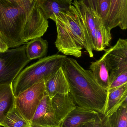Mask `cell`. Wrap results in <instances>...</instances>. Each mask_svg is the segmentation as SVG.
Returning a JSON list of instances; mask_svg holds the SVG:
<instances>
[{
	"label": "cell",
	"instance_id": "cell-1",
	"mask_svg": "<svg viewBox=\"0 0 127 127\" xmlns=\"http://www.w3.org/2000/svg\"><path fill=\"white\" fill-rule=\"evenodd\" d=\"M38 0H0V37L9 48L42 37L48 27Z\"/></svg>",
	"mask_w": 127,
	"mask_h": 127
},
{
	"label": "cell",
	"instance_id": "cell-2",
	"mask_svg": "<svg viewBox=\"0 0 127 127\" xmlns=\"http://www.w3.org/2000/svg\"><path fill=\"white\" fill-rule=\"evenodd\" d=\"M62 67L69 84V93L76 105L104 115L108 92L96 82L91 70L67 57Z\"/></svg>",
	"mask_w": 127,
	"mask_h": 127
},
{
	"label": "cell",
	"instance_id": "cell-3",
	"mask_svg": "<svg viewBox=\"0 0 127 127\" xmlns=\"http://www.w3.org/2000/svg\"><path fill=\"white\" fill-rule=\"evenodd\" d=\"M66 57L57 54L45 57L23 69L12 83L15 97L34 84L45 81L62 67Z\"/></svg>",
	"mask_w": 127,
	"mask_h": 127
},
{
	"label": "cell",
	"instance_id": "cell-4",
	"mask_svg": "<svg viewBox=\"0 0 127 127\" xmlns=\"http://www.w3.org/2000/svg\"><path fill=\"white\" fill-rule=\"evenodd\" d=\"M27 44L0 53V85L12 84L13 81L31 60L26 56Z\"/></svg>",
	"mask_w": 127,
	"mask_h": 127
},
{
	"label": "cell",
	"instance_id": "cell-5",
	"mask_svg": "<svg viewBox=\"0 0 127 127\" xmlns=\"http://www.w3.org/2000/svg\"><path fill=\"white\" fill-rule=\"evenodd\" d=\"M45 93V83L43 81L31 86L15 97V107L30 123Z\"/></svg>",
	"mask_w": 127,
	"mask_h": 127
},
{
	"label": "cell",
	"instance_id": "cell-6",
	"mask_svg": "<svg viewBox=\"0 0 127 127\" xmlns=\"http://www.w3.org/2000/svg\"><path fill=\"white\" fill-rule=\"evenodd\" d=\"M72 4L74 6L81 22L84 35L85 48L91 58L94 56L97 21L99 16L97 13L80 0H75Z\"/></svg>",
	"mask_w": 127,
	"mask_h": 127
},
{
	"label": "cell",
	"instance_id": "cell-7",
	"mask_svg": "<svg viewBox=\"0 0 127 127\" xmlns=\"http://www.w3.org/2000/svg\"><path fill=\"white\" fill-rule=\"evenodd\" d=\"M102 57L109 70V81L127 71V39H119L115 45L106 50Z\"/></svg>",
	"mask_w": 127,
	"mask_h": 127
},
{
	"label": "cell",
	"instance_id": "cell-8",
	"mask_svg": "<svg viewBox=\"0 0 127 127\" xmlns=\"http://www.w3.org/2000/svg\"><path fill=\"white\" fill-rule=\"evenodd\" d=\"M53 21L56 23L57 31L55 45L57 50L66 55L76 58L82 56L83 47L80 46L75 41L72 33L66 24L58 16H55Z\"/></svg>",
	"mask_w": 127,
	"mask_h": 127
},
{
	"label": "cell",
	"instance_id": "cell-9",
	"mask_svg": "<svg viewBox=\"0 0 127 127\" xmlns=\"http://www.w3.org/2000/svg\"><path fill=\"white\" fill-rule=\"evenodd\" d=\"M34 127H61L56 118L51 98L45 93L30 122Z\"/></svg>",
	"mask_w": 127,
	"mask_h": 127
},
{
	"label": "cell",
	"instance_id": "cell-10",
	"mask_svg": "<svg viewBox=\"0 0 127 127\" xmlns=\"http://www.w3.org/2000/svg\"><path fill=\"white\" fill-rule=\"evenodd\" d=\"M106 26L111 30L116 27L127 28V0H111L110 10Z\"/></svg>",
	"mask_w": 127,
	"mask_h": 127
},
{
	"label": "cell",
	"instance_id": "cell-11",
	"mask_svg": "<svg viewBox=\"0 0 127 127\" xmlns=\"http://www.w3.org/2000/svg\"><path fill=\"white\" fill-rule=\"evenodd\" d=\"M56 16H59L65 23L77 44L85 48V42L83 29L74 6L72 4L67 12L59 13Z\"/></svg>",
	"mask_w": 127,
	"mask_h": 127
},
{
	"label": "cell",
	"instance_id": "cell-12",
	"mask_svg": "<svg viewBox=\"0 0 127 127\" xmlns=\"http://www.w3.org/2000/svg\"><path fill=\"white\" fill-rule=\"evenodd\" d=\"M45 92L51 99L56 95L69 93L70 87L62 67L44 81Z\"/></svg>",
	"mask_w": 127,
	"mask_h": 127
},
{
	"label": "cell",
	"instance_id": "cell-13",
	"mask_svg": "<svg viewBox=\"0 0 127 127\" xmlns=\"http://www.w3.org/2000/svg\"><path fill=\"white\" fill-rule=\"evenodd\" d=\"M51 104L58 123L62 125L68 115L77 106L70 93L56 95L51 99Z\"/></svg>",
	"mask_w": 127,
	"mask_h": 127
},
{
	"label": "cell",
	"instance_id": "cell-14",
	"mask_svg": "<svg viewBox=\"0 0 127 127\" xmlns=\"http://www.w3.org/2000/svg\"><path fill=\"white\" fill-rule=\"evenodd\" d=\"M99 113L77 106L66 118L61 127H83L94 119Z\"/></svg>",
	"mask_w": 127,
	"mask_h": 127
},
{
	"label": "cell",
	"instance_id": "cell-15",
	"mask_svg": "<svg viewBox=\"0 0 127 127\" xmlns=\"http://www.w3.org/2000/svg\"><path fill=\"white\" fill-rule=\"evenodd\" d=\"M38 6L46 19L53 21L59 13H66L70 9L72 1L68 0H38Z\"/></svg>",
	"mask_w": 127,
	"mask_h": 127
},
{
	"label": "cell",
	"instance_id": "cell-16",
	"mask_svg": "<svg viewBox=\"0 0 127 127\" xmlns=\"http://www.w3.org/2000/svg\"><path fill=\"white\" fill-rule=\"evenodd\" d=\"M108 92L104 116L108 118L127 101V84Z\"/></svg>",
	"mask_w": 127,
	"mask_h": 127
},
{
	"label": "cell",
	"instance_id": "cell-17",
	"mask_svg": "<svg viewBox=\"0 0 127 127\" xmlns=\"http://www.w3.org/2000/svg\"><path fill=\"white\" fill-rule=\"evenodd\" d=\"M15 107V96L12 84L0 85V127L7 114Z\"/></svg>",
	"mask_w": 127,
	"mask_h": 127
},
{
	"label": "cell",
	"instance_id": "cell-18",
	"mask_svg": "<svg viewBox=\"0 0 127 127\" xmlns=\"http://www.w3.org/2000/svg\"><path fill=\"white\" fill-rule=\"evenodd\" d=\"M95 81L102 88L108 91L109 86V75L106 62L102 57L92 62L89 66Z\"/></svg>",
	"mask_w": 127,
	"mask_h": 127
},
{
	"label": "cell",
	"instance_id": "cell-19",
	"mask_svg": "<svg viewBox=\"0 0 127 127\" xmlns=\"http://www.w3.org/2000/svg\"><path fill=\"white\" fill-rule=\"evenodd\" d=\"M48 43L42 37L30 40L26 45V56L30 60L42 59L47 53Z\"/></svg>",
	"mask_w": 127,
	"mask_h": 127
},
{
	"label": "cell",
	"instance_id": "cell-20",
	"mask_svg": "<svg viewBox=\"0 0 127 127\" xmlns=\"http://www.w3.org/2000/svg\"><path fill=\"white\" fill-rule=\"evenodd\" d=\"M111 30L104 24L99 17L97 21L94 50L100 51L109 47L112 39Z\"/></svg>",
	"mask_w": 127,
	"mask_h": 127
},
{
	"label": "cell",
	"instance_id": "cell-21",
	"mask_svg": "<svg viewBox=\"0 0 127 127\" xmlns=\"http://www.w3.org/2000/svg\"><path fill=\"white\" fill-rule=\"evenodd\" d=\"M106 127H127V101L106 118Z\"/></svg>",
	"mask_w": 127,
	"mask_h": 127
},
{
	"label": "cell",
	"instance_id": "cell-22",
	"mask_svg": "<svg viewBox=\"0 0 127 127\" xmlns=\"http://www.w3.org/2000/svg\"><path fill=\"white\" fill-rule=\"evenodd\" d=\"M30 123L15 107L7 115L4 122V127H28Z\"/></svg>",
	"mask_w": 127,
	"mask_h": 127
},
{
	"label": "cell",
	"instance_id": "cell-23",
	"mask_svg": "<svg viewBox=\"0 0 127 127\" xmlns=\"http://www.w3.org/2000/svg\"><path fill=\"white\" fill-rule=\"evenodd\" d=\"M111 0H98L97 14L106 26L110 10Z\"/></svg>",
	"mask_w": 127,
	"mask_h": 127
},
{
	"label": "cell",
	"instance_id": "cell-24",
	"mask_svg": "<svg viewBox=\"0 0 127 127\" xmlns=\"http://www.w3.org/2000/svg\"><path fill=\"white\" fill-rule=\"evenodd\" d=\"M126 84H127V71L120 73L110 82L108 91L118 88Z\"/></svg>",
	"mask_w": 127,
	"mask_h": 127
},
{
	"label": "cell",
	"instance_id": "cell-25",
	"mask_svg": "<svg viewBox=\"0 0 127 127\" xmlns=\"http://www.w3.org/2000/svg\"><path fill=\"white\" fill-rule=\"evenodd\" d=\"M106 118L104 115L98 113L94 120L93 127H106Z\"/></svg>",
	"mask_w": 127,
	"mask_h": 127
},
{
	"label": "cell",
	"instance_id": "cell-26",
	"mask_svg": "<svg viewBox=\"0 0 127 127\" xmlns=\"http://www.w3.org/2000/svg\"><path fill=\"white\" fill-rule=\"evenodd\" d=\"M83 2L87 6L97 12L98 0H80Z\"/></svg>",
	"mask_w": 127,
	"mask_h": 127
},
{
	"label": "cell",
	"instance_id": "cell-27",
	"mask_svg": "<svg viewBox=\"0 0 127 127\" xmlns=\"http://www.w3.org/2000/svg\"><path fill=\"white\" fill-rule=\"evenodd\" d=\"M9 48L7 44L0 37V53L6 51Z\"/></svg>",
	"mask_w": 127,
	"mask_h": 127
},
{
	"label": "cell",
	"instance_id": "cell-28",
	"mask_svg": "<svg viewBox=\"0 0 127 127\" xmlns=\"http://www.w3.org/2000/svg\"><path fill=\"white\" fill-rule=\"evenodd\" d=\"M94 119L93 120L91 121L88 122V123L86 124L85 125H84V126L83 127H93V124H94Z\"/></svg>",
	"mask_w": 127,
	"mask_h": 127
},
{
	"label": "cell",
	"instance_id": "cell-29",
	"mask_svg": "<svg viewBox=\"0 0 127 127\" xmlns=\"http://www.w3.org/2000/svg\"></svg>",
	"mask_w": 127,
	"mask_h": 127
},
{
	"label": "cell",
	"instance_id": "cell-30",
	"mask_svg": "<svg viewBox=\"0 0 127 127\" xmlns=\"http://www.w3.org/2000/svg\"><path fill=\"white\" fill-rule=\"evenodd\" d=\"M31 127V126H30V127Z\"/></svg>",
	"mask_w": 127,
	"mask_h": 127
},
{
	"label": "cell",
	"instance_id": "cell-31",
	"mask_svg": "<svg viewBox=\"0 0 127 127\" xmlns=\"http://www.w3.org/2000/svg\"><path fill=\"white\" fill-rule=\"evenodd\" d=\"M71 0V1H72V0Z\"/></svg>",
	"mask_w": 127,
	"mask_h": 127
}]
</instances>
